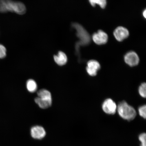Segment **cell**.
I'll return each mask as SVG.
<instances>
[{"label": "cell", "mask_w": 146, "mask_h": 146, "mask_svg": "<svg viewBox=\"0 0 146 146\" xmlns=\"http://www.w3.org/2000/svg\"><path fill=\"white\" fill-rule=\"evenodd\" d=\"M26 11V7L21 2L12 0H0V13L10 12L22 15L25 14Z\"/></svg>", "instance_id": "6da1fadb"}, {"label": "cell", "mask_w": 146, "mask_h": 146, "mask_svg": "<svg viewBox=\"0 0 146 146\" xmlns=\"http://www.w3.org/2000/svg\"><path fill=\"white\" fill-rule=\"evenodd\" d=\"M117 111L120 117L128 121H132L137 115L135 110L125 101L120 102L118 104Z\"/></svg>", "instance_id": "7a4b0ae2"}, {"label": "cell", "mask_w": 146, "mask_h": 146, "mask_svg": "<svg viewBox=\"0 0 146 146\" xmlns=\"http://www.w3.org/2000/svg\"><path fill=\"white\" fill-rule=\"evenodd\" d=\"M72 27L76 31V35L79 41L76 43V49L78 52L80 46H85L89 44L91 40L90 35L81 25L78 23H72Z\"/></svg>", "instance_id": "3957f363"}, {"label": "cell", "mask_w": 146, "mask_h": 146, "mask_svg": "<svg viewBox=\"0 0 146 146\" xmlns=\"http://www.w3.org/2000/svg\"><path fill=\"white\" fill-rule=\"evenodd\" d=\"M102 108L106 114L114 115L117 112V105L112 99L107 98L104 100L102 104Z\"/></svg>", "instance_id": "277c9868"}, {"label": "cell", "mask_w": 146, "mask_h": 146, "mask_svg": "<svg viewBox=\"0 0 146 146\" xmlns=\"http://www.w3.org/2000/svg\"><path fill=\"white\" fill-rule=\"evenodd\" d=\"M86 70L89 76H94L97 74L101 67L100 64L96 60H91L87 62Z\"/></svg>", "instance_id": "5b68a950"}, {"label": "cell", "mask_w": 146, "mask_h": 146, "mask_svg": "<svg viewBox=\"0 0 146 146\" xmlns=\"http://www.w3.org/2000/svg\"><path fill=\"white\" fill-rule=\"evenodd\" d=\"M124 60L125 63L131 67L135 66L139 62V57L134 51L127 52L124 56Z\"/></svg>", "instance_id": "8992f818"}, {"label": "cell", "mask_w": 146, "mask_h": 146, "mask_svg": "<svg viewBox=\"0 0 146 146\" xmlns=\"http://www.w3.org/2000/svg\"><path fill=\"white\" fill-rule=\"evenodd\" d=\"M92 39L93 41L96 44L101 45L105 44L107 43L108 41V36L106 33L103 31L100 30L93 34Z\"/></svg>", "instance_id": "52a82bcc"}, {"label": "cell", "mask_w": 146, "mask_h": 146, "mask_svg": "<svg viewBox=\"0 0 146 146\" xmlns=\"http://www.w3.org/2000/svg\"><path fill=\"white\" fill-rule=\"evenodd\" d=\"M113 34L115 39L118 41L121 42L128 37L129 32L127 29L125 27H119L115 29Z\"/></svg>", "instance_id": "ba28073f"}, {"label": "cell", "mask_w": 146, "mask_h": 146, "mask_svg": "<svg viewBox=\"0 0 146 146\" xmlns=\"http://www.w3.org/2000/svg\"><path fill=\"white\" fill-rule=\"evenodd\" d=\"M46 134L45 129L41 126H34L31 129V135L35 139H42L45 136Z\"/></svg>", "instance_id": "9c48e42d"}, {"label": "cell", "mask_w": 146, "mask_h": 146, "mask_svg": "<svg viewBox=\"0 0 146 146\" xmlns=\"http://www.w3.org/2000/svg\"><path fill=\"white\" fill-rule=\"evenodd\" d=\"M54 59L55 63L60 66L65 65L68 61L66 54L61 51H59L57 54L54 56Z\"/></svg>", "instance_id": "30bf717a"}, {"label": "cell", "mask_w": 146, "mask_h": 146, "mask_svg": "<svg viewBox=\"0 0 146 146\" xmlns=\"http://www.w3.org/2000/svg\"><path fill=\"white\" fill-rule=\"evenodd\" d=\"M26 87L29 92L34 93L37 90V83L34 80L29 79L27 82Z\"/></svg>", "instance_id": "8fae6325"}, {"label": "cell", "mask_w": 146, "mask_h": 146, "mask_svg": "<svg viewBox=\"0 0 146 146\" xmlns=\"http://www.w3.org/2000/svg\"><path fill=\"white\" fill-rule=\"evenodd\" d=\"M35 102L40 108L42 109H46L52 106V103L42 100L38 97L35 99Z\"/></svg>", "instance_id": "7c38bea8"}, {"label": "cell", "mask_w": 146, "mask_h": 146, "mask_svg": "<svg viewBox=\"0 0 146 146\" xmlns=\"http://www.w3.org/2000/svg\"><path fill=\"white\" fill-rule=\"evenodd\" d=\"M89 2L93 7H95L97 5L102 9L105 8L106 6V0H89Z\"/></svg>", "instance_id": "4fadbf2b"}, {"label": "cell", "mask_w": 146, "mask_h": 146, "mask_svg": "<svg viewBox=\"0 0 146 146\" xmlns=\"http://www.w3.org/2000/svg\"><path fill=\"white\" fill-rule=\"evenodd\" d=\"M37 95L38 97H45L52 99L51 93L46 89H40L38 91Z\"/></svg>", "instance_id": "5bb4252c"}, {"label": "cell", "mask_w": 146, "mask_h": 146, "mask_svg": "<svg viewBox=\"0 0 146 146\" xmlns=\"http://www.w3.org/2000/svg\"><path fill=\"white\" fill-rule=\"evenodd\" d=\"M145 83H142L139 87L138 92L142 98H145L146 97V86Z\"/></svg>", "instance_id": "9a60e30c"}, {"label": "cell", "mask_w": 146, "mask_h": 146, "mask_svg": "<svg viewBox=\"0 0 146 146\" xmlns=\"http://www.w3.org/2000/svg\"><path fill=\"white\" fill-rule=\"evenodd\" d=\"M138 113L140 116L145 119L146 117V106L143 105L140 107L138 108Z\"/></svg>", "instance_id": "2e32d148"}, {"label": "cell", "mask_w": 146, "mask_h": 146, "mask_svg": "<svg viewBox=\"0 0 146 146\" xmlns=\"http://www.w3.org/2000/svg\"><path fill=\"white\" fill-rule=\"evenodd\" d=\"M138 139L140 142V146H146V135L145 133H142L138 136Z\"/></svg>", "instance_id": "e0dca14e"}, {"label": "cell", "mask_w": 146, "mask_h": 146, "mask_svg": "<svg viewBox=\"0 0 146 146\" xmlns=\"http://www.w3.org/2000/svg\"><path fill=\"white\" fill-rule=\"evenodd\" d=\"M7 49L4 45L0 44V59H3L6 57Z\"/></svg>", "instance_id": "ac0fdd59"}, {"label": "cell", "mask_w": 146, "mask_h": 146, "mask_svg": "<svg viewBox=\"0 0 146 146\" xmlns=\"http://www.w3.org/2000/svg\"><path fill=\"white\" fill-rule=\"evenodd\" d=\"M143 15L144 17H145V18H146V10L145 9V10L143 11Z\"/></svg>", "instance_id": "d6986e66"}]
</instances>
